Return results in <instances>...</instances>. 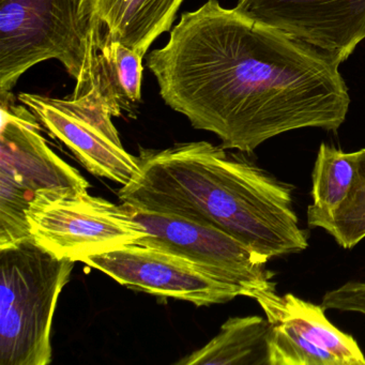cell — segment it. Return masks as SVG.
<instances>
[{
    "mask_svg": "<svg viewBox=\"0 0 365 365\" xmlns=\"http://www.w3.org/2000/svg\"><path fill=\"white\" fill-rule=\"evenodd\" d=\"M270 324L268 365H365L351 335L331 324L322 305L270 287L254 292Z\"/></svg>",
    "mask_w": 365,
    "mask_h": 365,
    "instance_id": "cell-10",
    "label": "cell"
},
{
    "mask_svg": "<svg viewBox=\"0 0 365 365\" xmlns=\"http://www.w3.org/2000/svg\"><path fill=\"white\" fill-rule=\"evenodd\" d=\"M104 36L98 0H0V101L14 100L21 76L50 59L76 81L72 96L91 91Z\"/></svg>",
    "mask_w": 365,
    "mask_h": 365,
    "instance_id": "cell-3",
    "label": "cell"
},
{
    "mask_svg": "<svg viewBox=\"0 0 365 365\" xmlns=\"http://www.w3.org/2000/svg\"><path fill=\"white\" fill-rule=\"evenodd\" d=\"M146 0H98L106 36L103 42L120 41L131 46L132 34Z\"/></svg>",
    "mask_w": 365,
    "mask_h": 365,
    "instance_id": "cell-17",
    "label": "cell"
},
{
    "mask_svg": "<svg viewBox=\"0 0 365 365\" xmlns=\"http://www.w3.org/2000/svg\"><path fill=\"white\" fill-rule=\"evenodd\" d=\"M356 153V176L347 197L334 213L309 225L326 230L346 250L352 249L365 238V148Z\"/></svg>",
    "mask_w": 365,
    "mask_h": 365,
    "instance_id": "cell-15",
    "label": "cell"
},
{
    "mask_svg": "<svg viewBox=\"0 0 365 365\" xmlns=\"http://www.w3.org/2000/svg\"><path fill=\"white\" fill-rule=\"evenodd\" d=\"M0 249L31 239L27 210L35 196L88 193L89 183L48 146L37 117L14 100L0 101Z\"/></svg>",
    "mask_w": 365,
    "mask_h": 365,
    "instance_id": "cell-5",
    "label": "cell"
},
{
    "mask_svg": "<svg viewBox=\"0 0 365 365\" xmlns=\"http://www.w3.org/2000/svg\"><path fill=\"white\" fill-rule=\"evenodd\" d=\"M26 215L38 245L74 262L135 245L146 236L127 206L89 193L37 194Z\"/></svg>",
    "mask_w": 365,
    "mask_h": 365,
    "instance_id": "cell-6",
    "label": "cell"
},
{
    "mask_svg": "<svg viewBox=\"0 0 365 365\" xmlns=\"http://www.w3.org/2000/svg\"><path fill=\"white\" fill-rule=\"evenodd\" d=\"M82 262L131 289L187 301L196 307L222 304L243 296L239 286L212 268L147 245H127Z\"/></svg>",
    "mask_w": 365,
    "mask_h": 365,
    "instance_id": "cell-8",
    "label": "cell"
},
{
    "mask_svg": "<svg viewBox=\"0 0 365 365\" xmlns=\"http://www.w3.org/2000/svg\"><path fill=\"white\" fill-rule=\"evenodd\" d=\"M146 61L166 106L227 150L251 153L304 128L335 132L349 110L339 61L219 0L182 14Z\"/></svg>",
    "mask_w": 365,
    "mask_h": 365,
    "instance_id": "cell-1",
    "label": "cell"
},
{
    "mask_svg": "<svg viewBox=\"0 0 365 365\" xmlns=\"http://www.w3.org/2000/svg\"><path fill=\"white\" fill-rule=\"evenodd\" d=\"M334 304L339 311L365 315V282L350 281L337 287Z\"/></svg>",
    "mask_w": 365,
    "mask_h": 365,
    "instance_id": "cell-18",
    "label": "cell"
},
{
    "mask_svg": "<svg viewBox=\"0 0 365 365\" xmlns=\"http://www.w3.org/2000/svg\"><path fill=\"white\" fill-rule=\"evenodd\" d=\"M356 172V153H344L322 143L312 174L313 202L307 208V225L334 213L351 190Z\"/></svg>",
    "mask_w": 365,
    "mask_h": 365,
    "instance_id": "cell-14",
    "label": "cell"
},
{
    "mask_svg": "<svg viewBox=\"0 0 365 365\" xmlns=\"http://www.w3.org/2000/svg\"><path fill=\"white\" fill-rule=\"evenodd\" d=\"M128 208L146 230L136 245L172 252L212 268L239 286L247 298L277 286L266 268L268 258L227 232L173 213Z\"/></svg>",
    "mask_w": 365,
    "mask_h": 365,
    "instance_id": "cell-9",
    "label": "cell"
},
{
    "mask_svg": "<svg viewBox=\"0 0 365 365\" xmlns=\"http://www.w3.org/2000/svg\"><path fill=\"white\" fill-rule=\"evenodd\" d=\"M270 324L260 316L230 317L220 332L177 365H268Z\"/></svg>",
    "mask_w": 365,
    "mask_h": 365,
    "instance_id": "cell-12",
    "label": "cell"
},
{
    "mask_svg": "<svg viewBox=\"0 0 365 365\" xmlns=\"http://www.w3.org/2000/svg\"><path fill=\"white\" fill-rule=\"evenodd\" d=\"M226 150L205 140L142 150L140 172L119 190V198L130 208L219 228L268 259L307 250L294 187Z\"/></svg>",
    "mask_w": 365,
    "mask_h": 365,
    "instance_id": "cell-2",
    "label": "cell"
},
{
    "mask_svg": "<svg viewBox=\"0 0 365 365\" xmlns=\"http://www.w3.org/2000/svg\"><path fill=\"white\" fill-rule=\"evenodd\" d=\"M74 264L33 239L0 249V365L52 362V327Z\"/></svg>",
    "mask_w": 365,
    "mask_h": 365,
    "instance_id": "cell-4",
    "label": "cell"
},
{
    "mask_svg": "<svg viewBox=\"0 0 365 365\" xmlns=\"http://www.w3.org/2000/svg\"><path fill=\"white\" fill-rule=\"evenodd\" d=\"M18 100L95 176L125 185L140 172L138 157L123 148L112 120L116 113L99 85L78 97L22 93Z\"/></svg>",
    "mask_w": 365,
    "mask_h": 365,
    "instance_id": "cell-7",
    "label": "cell"
},
{
    "mask_svg": "<svg viewBox=\"0 0 365 365\" xmlns=\"http://www.w3.org/2000/svg\"><path fill=\"white\" fill-rule=\"evenodd\" d=\"M182 3L183 0H146L136 20L130 48L144 58L153 42L172 29Z\"/></svg>",
    "mask_w": 365,
    "mask_h": 365,
    "instance_id": "cell-16",
    "label": "cell"
},
{
    "mask_svg": "<svg viewBox=\"0 0 365 365\" xmlns=\"http://www.w3.org/2000/svg\"><path fill=\"white\" fill-rule=\"evenodd\" d=\"M143 59L123 42L102 44L98 85L117 117H120L123 112H133L142 99Z\"/></svg>",
    "mask_w": 365,
    "mask_h": 365,
    "instance_id": "cell-13",
    "label": "cell"
},
{
    "mask_svg": "<svg viewBox=\"0 0 365 365\" xmlns=\"http://www.w3.org/2000/svg\"><path fill=\"white\" fill-rule=\"evenodd\" d=\"M235 9L339 63L365 39V0H238Z\"/></svg>",
    "mask_w": 365,
    "mask_h": 365,
    "instance_id": "cell-11",
    "label": "cell"
}]
</instances>
